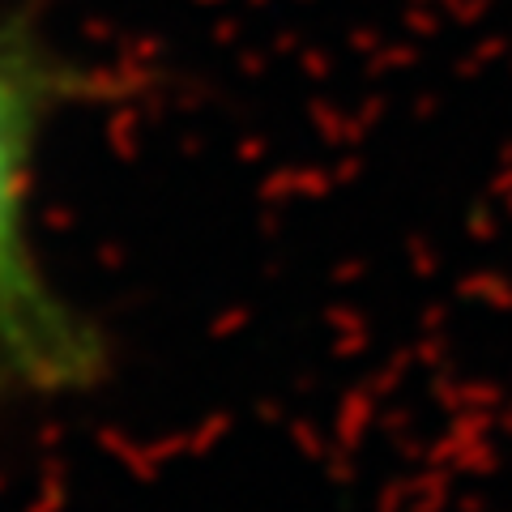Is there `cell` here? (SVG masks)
<instances>
[{"mask_svg":"<svg viewBox=\"0 0 512 512\" xmlns=\"http://www.w3.org/2000/svg\"><path fill=\"white\" fill-rule=\"evenodd\" d=\"M69 73L26 35H0V393L73 397L107 376L99 325L43 265L30 201L35 163Z\"/></svg>","mask_w":512,"mask_h":512,"instance_id":"obj_1","label":"cell"}]
</instances>
